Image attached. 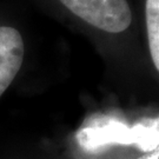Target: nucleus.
<instances>
[{
	"label": "nucleus",
	"instance_id": "nucleus-1",
	"mask_svg": "<svg viewBox=\"0 0 159 159\" xmlns=\"http://www.w3.org/2000/svg\"><path fill=\"white\" fill-rule=\"evenodd\" d=\"M77 140L81 148L90 152L110 145H132L148 152L159 146V129L153 124L129 127L113 121L98 123L80 129Z\"/></svg>",
	"mask_w": 159,
	"mask_h": 159
},
{
	"label": "nucleus",
	"instance_id": "nucleus-2",
	"mask_svg": "<svg viewBox=\"0 0 159 159\" xmlns=\"http://www.w3.org/2000/svg\"><path fill=\"white\" fill-rule=\"evenodd\" d=\"M60 2L84 21L108 33L125 32L133 20L127 0H60Z\"/></svg>",
	"mask_w": 159,
	"mask_h": 159
},
{
	"label": "nucleus",
	"instance_id": "nucleus-3",
	"mask_svg": "<svg viewBox=\"0 0 159 159\" xmlns=\"http://www.w3.org/2000/svg\"><path fill=\"white\" fill-rule=\"evenodd\" d=\"M24 41L13 27H0V96L6 91L21 67Z\"/></svg>",
	"mask_w": 159,
	"mask_h": 159
},
{
	"label": "nucleus",
	"instance_id": "nucleus-4",
	"mask_svg": "<svg viewBox=\"0 0 159 159\" xmlns=\"http://www.w3.org/2000/svg\"><path fill=\"white\" fill-rule=\"evenodd\" d=\"M145 20L148 50L152 63L159 73V0H146Z\"/></svg>",
	"mask_w": 159,
	"mask_h": 159
},
{
	"label": "nucleus",
	"instance_id": "nucleus-5",
	"mask_svg": "<svg viewBox=\"0 0 159 159\" xmlns=\"http://www.w3.org/2000/svg\"><path fill=\"white\" fill-rule=\"evenodd\" d=\"M138 159H159V146L152 151H148Z\"/></svg>",
	"mask_w": 159,
	"mask_h": 159
}]
</instances>
